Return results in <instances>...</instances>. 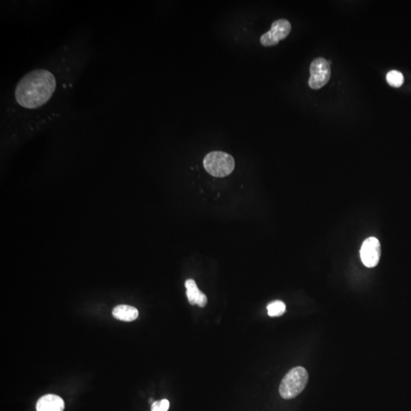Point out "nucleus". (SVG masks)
I'll return each mask as SVG.
<instances>
[{"label": "nucleus", "mask_w": 411, "mask_h": 411, "mask_svg": "<svg viewBox=\"0 0 411 411\" xmlns=\"http://www.w3.org/2000/svg\"><path fill=\"white\" fill-rule=\"evenodd\" d=\"M92 54L89 33H79L24 74L3 101L4 131L23 137L60 120Z\"/></svg>", "instance_id": "f257e3e1"}, {"label": "nucleus", "mask_w": 411, "mask_h": 411, "mask_svg": "<svg viewBox=\"0 0 411 411\" xmlns=\"http://www.w3.org/2000/svg\"><path fill=\"white\" fill-rule=\"evenodd\" d=\"M308 374L304 367H295L282 379L279 385V394L285 400L297 397L306 386Z\"/></svg>", "instance_id": "f03ea898"}, {"label": "nucleus", "mask_w": 411, "mask_h": 411, "mask_svg": "<svg viewBox=\"0 0 411 411\" xmlns=\"http://www.w3.org/2000/svg\"><path fill=\"white\" fill-rule=\"evenodd\" d=\"M203 166L210 175L217 178H223L233 172L235 160L232 155L226 152L214 151L206 155Z\"/></svg>", "instance_id": "7ed1b4c3"}, {"label": "nucleus", "mask_w": 411, "mask_h": 411, "mask_svg": "<svg viewBox=\"0 0 411 411\" xmlns=\"http://www.w3.org/2000/svg\"><path fill=\"white\" fill-rule=\"evenodd\" d=\"M330 63L322 57L315 59L310 66L311 76L308 85L312 89H319L325 86L330 79Z\"/></svg>", "instance_id": "20e7f679"}, {"label": "nucleus", "mask_w": 411, "mask_h": 411, "mask_svg": "<svg viewBox=\"0 0 411 411\" xmlns=\"http://www.w3.org/2000/svg\"><path fill=\"white\" fill-rule=\"evenodd\" d=\"M291 25L285 19L275 21L270 31L263 34L261 37V45L265 47L277 45L279 40H283L291 31Z\"/></svg>", "instance_id": "39448f33"}, {"label": "nucleus", "mask_w": 411, "mask_h": 411, "mask_svg": "<svg viewBox=\"0 0 411 411\" xmlns=\"http://www.w3.org/2000/svg\"><path fill=\"white\" fill-rule=\"evenodd\" d=\"M360 257L365 267L372 268L377 266L381 257V245L379 240L375 237L365 240L361 247Z\"/></svg>", "instance_id": "423d86ee"}, {"label": "nucleus", "mask_w": 411, "mask_h": 411, "mask_svg": "<svg viewBox=\"0 0 411 411\" xmlns=\"http://www.w3.org/2000/svg\"><path fill=\"white\" fill-rule=\"evenodd\" d=\"M65 403L63 399L55 394H47L39 399L36 405L37 411H63Z\"/></svg>", "instance_id": "0eeeda50"}, {"label": "nucleus", "mask_w": 411, "mask_h": 411, "mask_svg": "<svg viewBox=\"0 0 411 411\" xmlns=\"http://www.w3.org/2000/svg\"><path fill=\"white\" fill-rule=\"evenodd\" d=\"M187 289V296L190 305H197L198 306L205 307L208 304V297L197 288L196 282L193 279H187L185 282Z\"/></svg>", "instance_id": "6e6552de"}, {"label": "nucleus", "mask_w": 411, "mask_h": 411, "mask_svg": "<svg viewBox=\"0 0 411 411\" xmlns=\"http://www.w3.org/2000/svg\"><path fill=\"white\" fill-rule=\"evenodd\" d=\"M113 316L120 321H134L139 316V312L137 308L128 305H120L116 306L112 311Z\"/></svg>", "instance_id": "1a4fd4ad"}, {"label": "nucleus", "mask_w": 411, "mask_h": 411, "mask_svg": "<svg viewBox=\"0 0 411 411\" xmlns=\"http://www.w3.org/2000/svg\"><path fill=\"white\" fill-rule=\"evenodd\" d=\"M267 313L270 317H278L285 312V304L280 300L273 301L267 305Z\"/></svg>", "instance_id": "9d476101"}, {"label": "nucleus", "mask_w": 411, "mask_h": 411, "mask_svg": "<svg viewBox=\"0 0 411 411\" xmlns=\"http://www.w3.org/2000/svg\"><path fill=\"white\" fill-rule=\"evenodd\" d=\"M386 80L390 86L394 88H399L403 85L404 78L403 74L397 70H391L388 72Z\"/></svg>", "instance_id": "9b49d317"}, {"label": "nucleus", "mask_w": 411, "mask_h": 411, "mask_svg": "<svg viewBox=\"0 0 411 411\" xmlns=\"http://www.w3.org/2000/svg\"><path fill=\"white\" fill-rule=\"evenodd\" d=\"M169 401L166 399L155 401L152 403L151 411H168L169 409Z\"/></svg>", "instance_id": "f8f14e48"}]
</instances>
